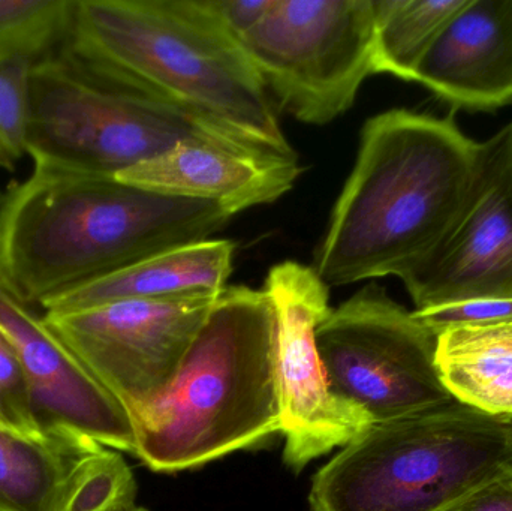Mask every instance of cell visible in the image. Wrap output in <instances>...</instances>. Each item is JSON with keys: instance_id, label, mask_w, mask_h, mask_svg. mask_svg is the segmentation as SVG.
I'll return each instance as SVG.
<instances>
[{"instance_id": "obj_1", "label": "cell", "mask_w": 512, "mask_h": 511, "mask_svg": "<svg viewBox=\"0 0 512 511\" xmlns=\"http://www.w3.org/2000/svg\"><path fill=\"white\" fill-rule=\"evenodd\" d=\"M481 143L451 117L390 110L367 120L315 272L327 285L405 279L444 242L477 182Z\"/></svg>"}, {"instance_id": "obj_2", "label": "cell", "mask_w": 512, "mask_h": 511, "mask_svg": "<svg viewBox=\"0 0 512 511\" xmlns=\"http://www.w3.org/2000/svg\"><path fill=\"white\" fill-rule=\"evenodd\" d=\"M233 216L116 177L33 168L0 194V282L41 308L144 258L212 239Z\"/></svg>"}, {"instance_id": "obj_3", "label": "cell", "mask_w": 512, "mask_h": 511, "mask_svg": "<svg viewBox=\"0 0 512 511\" xmlns=\"http://www.w3.org/2000/svg\"><path fill=\"white\" fill-rule=\"evenodd\" d=\"M66 44L236 143L297 158L264 81L204 0H75Z\"/></svg>"}, {"instance_id": "obj_4", "label": "cell", "mask_w": 512, "mask_h": 511, "mask_svg": "<svg viewBox=\"0 0 512 511\" xmlns=\"http://www.w3.org/2000/svg\"><path fill=\"white\" fill-rule=\"evenodd\" d=\"M276 314L264 290L227 287L161 398L134 420L156 473L203 467L280 434Z\"/></svg>"}, {"instance_id": "obj_5", "label": "cell", "mask_w": 512, "mask_h": 511, "mask_svg": "<svg viewBox=\"0 0 512 511\" xmlns=\"http://www.w3.org/2000/svg\"><path fill=\"white\" fill-rule=\"evenodd\" d=\"M512 470V420L457 401L373 423L316 473L312 511H441Z\"/></svg>"}, {"instance_id": "obj_6", "label": "cell", "mask_w": 512, "mask_h": 511, "mask_svg": "<svg viewBox=\"0 0 512 511\" xmlns=\"http://www.w3.org/2000/svg\"><path fill=\"white\" fill-rule=\"evenodd\" d=\"M189 141L254 150L80 56L66 42L33 66L26 147L33 168L116 177Z\"/></svg>"}, {"instance_id": "obj_7", "label": "cell", "mask_w": 512, "mask_h": 511, "mask_svg": "<svg viewBox=\"0 0 512 511\" xmlns=\"http://www.w3.org/2000/svg\"><path fill=\"white\" fill-rule=\"evenodd\" d=\"M373 35V0H274L240 44L283 110L327 125L375 74Z\"/></svg>"}, {"instance_id": "obj_8", "label": "cell", "mask_w": 512, "mask_h": 511, "mask_svg": "<svg viewBox=\"0 0 512 511\" xmlns=\"http://www.w3.org/2000/svg\"><path fill=\"white\" fill-rule=\"evenodd\" d=\"M331 389L384 423L454 401L436 368V335L384 288L367 285L319 324Z\"/></svg>"}, {"instance_id": "obj_9", "label": "cell", "mask_w": 512, "mask_h": 511, "mask_svg": "<svg viewBox=\"0 0 512 511\" xmlns=\"http://www.w3.org/2000/svg\"><path fill=\"white\" fill-rule=\"evenodd\" d=\"M264 291L276 314L277 398L283 461L295 473L345 447L372 422L331 389L316 332L330 314L328 285L313 267L283 261L271 267Z\"/></svg>"}, {"instance_id": "obj_10", "label": "cell", "mask_w": 512, "mask_h": 511, "mask_svg": "<svg viewBox=\"0 0 512 511\" xmlns=\"http://www.w3.org/2000/svg\"><path fill=\"white\" fill-rule=\"evenodd\" d=\"M218 297L122 300L44 318L134 422L164 395Z\"/></svg>"}, {"instance_id": "obj_11", "label": "cell", "mask_w": 512, "mask_h": 511, "mask_svg": "<svg viewBox=\"0 0 512 511\" xmlns=\"http://www.w3.org/2000/svg\"><path fill=\"white\" fill-rule=\"evenodd\" d=\"M402 282L415 311L512 299V123L481 143L480 171L462 215Z\"/></svg>"}, {"instance_id": "obj_12", "label": "cell", "mask_w": 512, "mask_h": 511, "mask_svg": "<svg viewBox=\"0 0 512 511\" xmlns=\"http://www.w3.org/2000/svg\"><path fill=\"white\" fill-rule=\"evenodd\" d=\"M135 498L116 450L66 429L29 437L0 428V511H110Z\"/></svg>"}, {"instance_id": "obj_13", "label": "cell", "mask_w": 512, "mask_h": 511, "mask_svg": "<svg viewBox=\"0 0 512 511\" xmlns=\"http://www.w3.org/2000/svg\"><path fill=\"white\" fill-rule=\"evenodd\" d=\"M0 332L26 369L44 429H66L116 452L137 453L128 411L51 332L44 315L0 282Z\"/></svg>"}, {"instance_id": "obj_14", "label": "cell", "mask_w": 512, "mask_h": 511, "mask_svg": "<svg viewBox=\"0 0 512 511\" xmlns=\"http://www.w3.org/2000/svg\"><path fill=\"white\" fill-rule=\"evenodd\" d=\"M300 173L298 158L189 141L122 171L116 179L168 197L219 204L236 215L279 200Z\"/></svg>"}, {"instance_id": "obj_15", "label": "cell", "mask_w": 512, "mask_h": 511, "mask_svg": "<svg viewBox=\"0 0 512 511\" xmlns=\"http://www.w3.org/2000/svg\"><path fill=\"white\" fill-rule=\"evenodd\" d=\"M415 81L463 110L512 104V0H465L430 45Z\"/></svg>"}, {"instance_id": "obj_16", "label": "cell", "mask_w": 512, "mask_h": 511, "mask_svg": "<svg viewBox=\"0 0 512 511\" xmlns=\"http://www.w3.org/2000/svg\"><path fill=\"white\" fill-rule=\"evenodd\" d=\"M233 260L230 240L189 243L74 288L41 308L44 314H63L122 300L218 297L227 288Z\"/></svg>"}, {"instance_id": "obj_17", "label": "cell", "mask_w": 512, "mask_h": 511, "mask_svg": "<svg viewBox=\"0 0 512 511\" xmlns=\"http://www.w3.org/2000/svg\"><path fill=\"white\" fill-rule=\"evenodd\" d=\"M435 360L454 401L512 420V323L445 330L436 336Z\"/></svg>"}, {"instance_id": "obj_18", "label": "cell", "mask_w": 512, "mask_h": 511, "mask_svg": "<svg viewBox=\"0 0 512 511\" xmlns=\"http://www.w3.org/2000/svg\"><path fill=\"white\" fill-rule=\"evenodd\" d=\"M465 0H373V71L415 81V72L448 18Z\"/></svg>"}, {"instance_id": "obj_19", "label": "cell", "mask_w": 512, "mask_h": 511, "mask_svg": "<svg viewBox=\"0 0 512 511\" xmlns=\"http://www.w3.org/2000/svg\"><path fill=\"white\" fill-rule=\"evenodd\" d=\"M75 0H0V60L38 62L65 44Z\"/></svg>"}, {"instance_id": "obj_20", "label": "cell", "mask_w": 512, "mask_h": 511, "mask_svg": "<svg viewBox=\"0 0 512 511\" xmlns=\"http://www.w3.org/2000/svg\"><path fill=\"white\" fill-rule=\"evenodd\" d=\"M35 63L26 57L0 60V144L15 162L26 155Z\"/></svg>"}, {"instance_id": "obj_21", "label": "cell", "mask_w": 512, "mask_h": 511, "mask_svg": "<svg viewBox=\"0 0 512 511\" xmlns=\"http://www.w3.org/2000/svg\"><path fill=\"white\" fill-rule=\"evenodd\" d=\"M0 428L15 434H44L36 417L35 401L26 369L14 345L0 332Z\"/></svg>"}, {"instance_id": "obj_22", "label": "cell", "mask_w": 512, "mask_h": 511, "mask_svg": "<svg viewBox=\"0 0 512 511\" xmlns=\"http://www.w3.org/2000/svg\"><path fill=\"white\" fill-rule=\"evenodd\" d=\"M436 336L454 327L512 323V299H483L414 311Z\"/></svg>"}, {"instance_id": "obj_23", "label": "cell", "mask_w": 512, "mask_h": 511, "mask_svg": "<svg viewBox=\"0 0 512 511\" xmlns=\"http://www.w3.org/2000/svg\"><path fill=\"white\" fill-rule=\"evenodd\" d=\"M274 0H204L219 26L242 42L245 35L270 11Z\"/></svg>"}, {"instance_id": "obj_24", "label": "cell", "mask_w": 512, "mask_h": 511, "mask_svg": "<svg viewBox=\"0 0 512 511\" xmlns=\"http://www.w3.org/2000/svg\"><path fill=\"white\" fill-rule=\"evenodd\" d=\"M441 511H512V470Z\"/></svg>"}, {"instance_id": "obj_25", "label": "cell", "mask_w": 512, "mask_h": 511, "mask_svg": "<svg viewBox=\"0 0 512 511\" xmlns=\"http://www.w3.org/2000/svg\"><path fill=\"white\" fill-rule=\"evenodd\" d=\"M17 162L8 155L2 144H0V170L14 171Z\"/></svg>"}, {"instance_id": "obj_26", "label": "cell", "mask_w": 512, "mask_h": 511, "mask_svg": "<svg viewBox=\"0 0 512 511\" xmlns=\"http://www.w3.org/2000/svg\"><path fill=\"white\" fill-rule=\"evenodd\" d=\"M110 511H149L144 507L138 506L137 501H129V503L120 504V506L114 507Z\"/></svg>"}]
</instances>
